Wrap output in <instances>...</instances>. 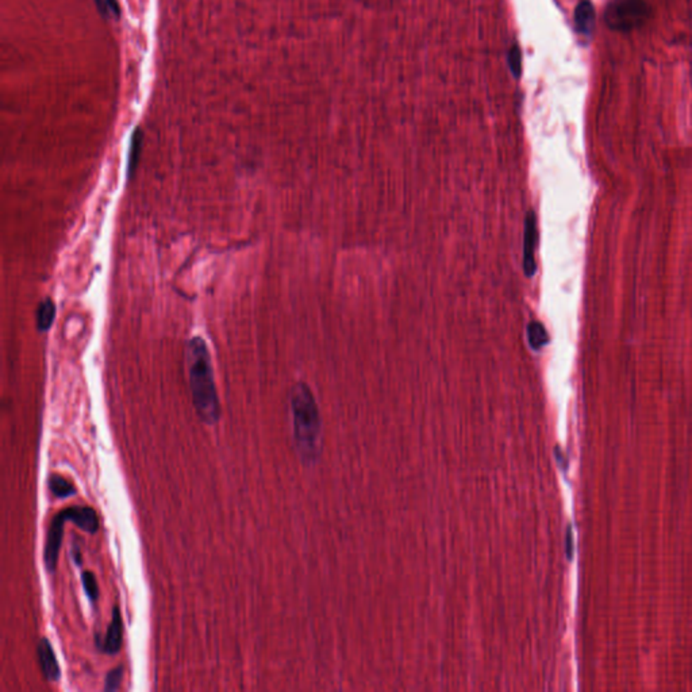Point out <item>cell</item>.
Listing matches in <instances>:
<instances>
[{
  "label": "cell",
  "mask_w": 692,
  "mask_h": 692,
  "mask_svg": "<svg viewBox=\"0 0 692 692\" xmlns=\"http://www.w3.org/2000/svg\"><path fill=\"white\" fill-rule=\"evenodd\" d=\"M537 243H538V229H537L536 212L530 210L525 218V234H523V272L527 277H532L536 274Z\"/></svg>",
  "instance_id": "cell-5"
},
{
  "label": "cell",
  "mask_w": 692,
  "mask_h": 692,
  "mask_svg": "<svg viewBox=\"0 0 692 692\" xmlns=\"http://www.w3.org/2000/svg\"><path fill=\"white\" fill-rule=\"evenodd\" d=\"M56 316V306L53 303L51 297H45L39 305L35 312V321H37V329L41 333L48 331L52 328Z\"/></svg>",
  "instance_id": "cell-10"
},
{
  "label": "cell",
  "mask_w": 692,
  "mask_h": 692,
  "mask_svg": "<svg viewBox=\"0 0 692 692\" xmlns=\"http://www.w3.org/2000/svg\"><path fill=\"white\" fill-rule=\"evenodd\" d=\"M122 679H123V667H117L113 671H110L108 675L105 676L104 691H117L121 686Z\"/></svg>",
  "instance_id": "cell-16"
},
{
  "label": "cell",
  "mask_w": 692,
  "mask_h": 692,
  "mask_svg": "<svg viewBox=\"0 0 692 692\" xmlns=\"http://www.w3.org/2000/svg\"><path fill=\"white\" fill-rule=\"evenodd\" d=\"M48 485H49L51 492H52L56 498H58V499H64V498H68L70 495H75L76 494L75 487L70 485L67 479H64V478H61L58 475H52L49 478Z\"/></svg>",
  "instance_id": "cell-12"
},
{
  "label": "cell",
  "mask_w": 692,
  "mask_h": 692,
  "mask_svg": "<svg viewBox=\"0 0 692 692\" xmlns=\"http://www.w3.org/2000/svg\"><path fill=\"white\" fill-rule=\"evenodd\" d=\"M123 641V622H122L121 610L118 606L113 610V618L108 624L105 637H104L102 649L107 655H117L122 648Z\"/></svg>",
  "instance_id": "cell-8"
},
{
  "label": "cell",
  "mask_w": 692,
  "mask_h": 692,
  "mask_svg": "<svg viewBox=\"0 0 692 692\" xmlns=\"http://www.w3.org/2000/svg\"><path fill=\"white\" fill-rule=\"evenodd\" d=\"M526 335H527V341H529V345L533 349V350H541L544 346L548 345L549 344V334L546 329L544 328V325L538 321H532L527 328H526Z\"/></svg>",
  "instance_id": "cell-11"
},
{
  "label": "cell",
  "mask_w": 692,
  "mask_h": 692,
  "mask_svg": "<svg viewBox=\"0 0 692 692\" xmlns=\"http://www.w3.org/2000/svg\"><path fill=\"white\" fill-rule=\"evenodd\" d=\"M142 141H143V133H142L141 127H136V130L132 134L130 152H129V167H127V171H129L130 176L133 174V172L137 168V162H139L141 149H142Z\"/></svg>",
  "instance_id": "cell-13"
},
{
  "label": "cell",
  "mask_w": 692,
  "mask_h": 692,
  "mask_svg": "<svg viewBox=\"0 0 692 692\" xmlns=\"http://www.w3.org/2000/svg\"><path fill=\"white\" fill-rule=\"evenodd\" d=\"M651 7L645 0H610L605 8L606 25L614 32H632L646 23Z\"/></svg>",
  "instance_id": "cell-3"
},
{
  "label": "cell",
  "mask_w": 692,
  "mask_h": 692,
  "mask_svg": "<svg viewBox=\"0 0 692 692\" xmlns=\"http://www.w3.org/2000/svg\"><path fill=\"white\" fill-rule=\"evenodd\" d=\"M38 662L42 675L48 681H58L61 679V669L54 655L52 643L48 639H41L37 646Z\"/></svg>",
  "instance_id": "cell-6"
},
{
  "label": "cell",
  "mask_w": 692,
  "mask_h": 692,
  "mask_svg": "<svg viewBox=\"0 0 692 692\" xmlns=\"http://www.w3.org/2000/svg\"><path fill=\"white\" fill-rule=\"evenodd\" d=\"M95 4L105 19H120L121 7L117 0H95Z\"/></svg>",
  "instance_id": "cell-14"
},
{
  "label": "cell",
  "mask_w": 692,
  "mask_h": 692,
  "mask_svg": "<svg viewBox=\"0 0 692 692\" xmlns=\"http://www.w3.org/2000/svg\"><path fill=\"white\" fill-rule=\"evenodd\" d=\"M295 445L305 461H312L321 450V418L312 390L297 383L291 391Z\"/></svg>",
  "instance_id": "cell-2"
},
{
  "label": "cell",
  "mask_w": 692,
  "mask_h": 692,
  "mask_svg": "<svg viewBox=\"0 0 692 692\" xmlns=\"http://www.w3.org/2000/svg\"><path fill=\"white\" fill-rule=\"evenodd\" d=\"M68 522H73L77 527H80L86 533H96L99 529V519L94 508L88 506H73L64 510Z\"/></svg>",
  "instance_id": "cell-7"
},
{
  "label": "cell",
  "mask_w": 692,
  "mask_h": 692,
  "mask_svg": "<svg viewBox=\"0 0 692 692\" xmlns=\"http://www.w3.org/2000/svg\"><path fill=\"white\" fill-rule=\"evenodd\" d=\"M68 522V518L65 515V511L61 510L57 513L52 518V522L49 525L48 533H46V542H45V549H44V563L45 568L49 573H53L57 570V563H58V556L60 549L63 544V537H64V523Z\"/></svg>",
  "instance_id": "cell-4"
},
{
  "label": "cell",
  "mask_w": 692,
  "mask_h": 692,
  "mask_svg": "<svg viewBox=\"0 0 692 692\" xmlns=\"http://www.w3.org/2000/svg\"><path fill=\"white\" fill-rule=\"evenodd\" d=\"M187 366L195 410L205 423L214 425L221 418V403L208 346L202 337L191 338L187 345Z\"/></svg>",
  "instance_id": "cell-1"
},
{
  "label": "cell",
  "mask_w": 692,
  "mask_h": 692,
  "mask_svg": "<svg viewBox=\"0 0 692 692\" xmlns=\"http://www.w3.org/2000/svg\"><path fill=\"white\" fill-rule=\"evenodd\" d=\"M82 583H83V587H84L88 599L92 603L96 602L99 598V587H98V582H96L95 575L92 572H83Z\"/></svg>",
  "instance_id": "cell-15"
},
{
  "label": "cell",
  "mask_w": 692,
  "mask_h": 692,
  "mask_svg": "<svg viewBox=\"0 0 692 692\" xmlns=\"http://www.w3.org/2000/svg\"><path fill=\"white\" fill-rule=\"evenodd\" d=\"M575 22H576V29L582 34H589L592 32L595 25V10L587 0L582 1L577 6L575 13Z\"/></svg>",
  "instance_id": "cell-9"
}]
</instances>
